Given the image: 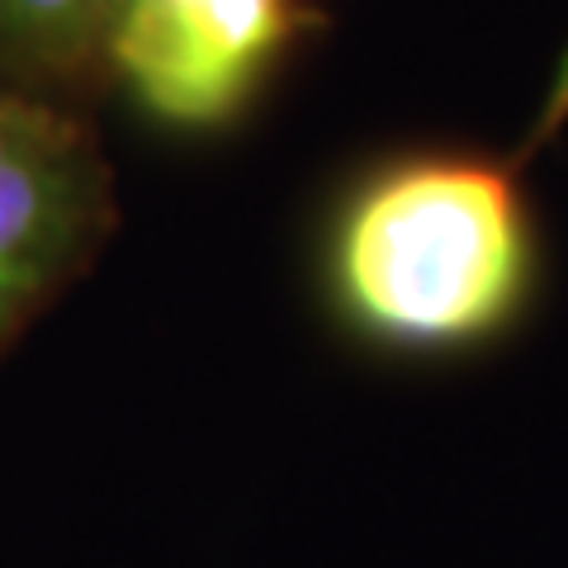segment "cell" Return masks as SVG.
I'll return each mask as SVG.
<instances>
[{"label": "cell", "instance_id": "6da1fadb", "mask_svg": "<svg viewBox=\"0 0 568 568\" xmlns=\"http://www.w3.org/2000/svg\"><path fill=\"white\" fill-rule=\"evenodd\" d=\"M540 271L517 162L407 152L332 219L327 284L346 323L394 351H465L503 336Z\"/></svg>", "mask_w": 568, "mask_h": 568}, {"label": "cell", "instance_id": "7a4b0ae2", "mask_svg": "<svg viewBox=\"0 0 568 568\" xmlns=\"http://www.w3.org/2000/svg\"><path fill=\"white\" fill-rule=\"evenodd\" d=\"M114 166L85 110L0 91V361L100 261Z\"/></svg>", "mask_w": 568, "mask_h": 568}, {"label": "cell", "instance_id": "3957f363", "mask_svg": "<svg viewBox=\"0 0 568 568\" xmlns=\"http://www.w3.org/2000/svg\"><path fill=\"white\" fill-rule=\"evenodd\" d=\"M304 24L294 0H119L110 85L171 129L237 119Z\"/></svg>", "mask_w": 568, "mask_h": 568}, {"label": "cell", "instance_id": "277c9868", "mask_svg": "<svg viewBox=\"0 0 568 568\" xmlns=\"http://www.w3.org/2000/svg\"><path fill=\"white\" fill-rule=\"evenodd\" d=\"M119 0H0V91L85 110L110 91Z\"/></svg>", "mask_w": 568, "mask_h": 568}, {"label": "cell", "instance_id": "5b68a950", "mask_svg": "<svg viewBox=\"0 0 568 568\" xmlns=\"http://www.w3.org/2000/svg\"><path fill=\"white\" fill-rule=\"evenodd\" d=\"M568 123V52L559 58V67H555V81H549V95H545V110H540V119H536V129H530V138H526V148L517 152V162H526L530 152H540L549 138H555L559 129Z\"/></svg>", "mask_w": 568, "mask_h": 568}]
</instances>
